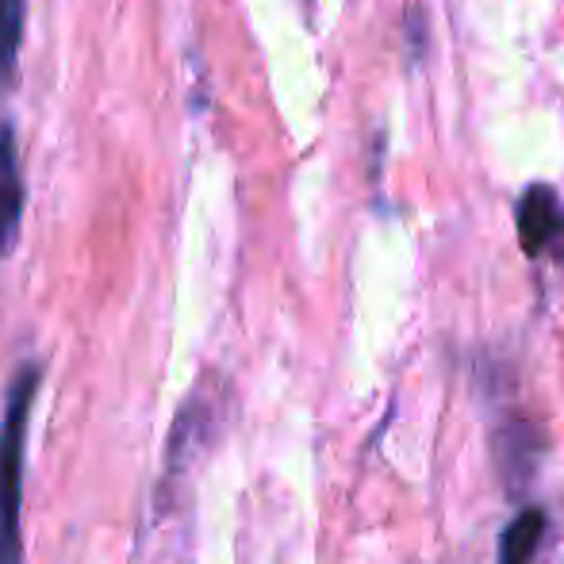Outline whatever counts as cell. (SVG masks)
Masks as SVG:
<instances>
[{"label":"cell","instance_id":"6da1fadb","mask_svg":"<svg viewBox=\"0 0 564 564\" xmlns=\"http://www.w3.org/2000/svg\"><path fill=\"white\" fill-rule=\"evenodd\" d=\"M39 369L15 372L8 392L4 423H0V564H23L20 550V476H23V446H28V419L35 403Z\"/></svg>","mask_w":564,"mask_h":564},{"label":"cell","instance_id":"7a4b0ae2","mask_svg":"<svg viewBox=\"0 0 564 564\" xmlns=\"http://www.w3.org/2000/svg\"><path fill=\"white\" fill-rule=\"evenodd\" d=\"M514 219H519V242L530 258H542L550 250L564 258V204L550 185L527 188Z\"/></svg>","mask_w":564,"mask_h":564},{"label":"cell","instance_id":"3957f363","mask_svg":"<svg viewBox=\"0 0 564 564\" xmlns=\"http://www.w3.org/2000/svg\"><path fill=\"white\" fill-rule=\"evenodd\" d=\"M23 216V177H20V158H15L12 127H0V258L8 246L15 242Z\"/></svg>","mask_w":564,"mask_h":564},{"label":"cell","instance_id":"277c9868","mask_svg":"<svg viewBox=\"0 0 564 564\" xmlns=\"http://www.w3.org/2000/svg\"><path fill=\"white\" fill-rule=\"evenodd\" d=\"M542 534H545V511H538V507L522 511L503 530V538H499V564H530L538 545H542Z\"/></svg>","mask_w":564,"mask_h":564},{"label":"cell","instance_id":"5b68a950","mask_svg":"<svg viewBox=\"0 0 564 564\" xmlns=\"http://www.w3.org/2000/svg\"><path fill=\"white\" fill-rule=\"evenodd\" d=\"M23 12H28V0H0V89L15 74V54H20V39H23Z\"/></svg>","mask_w":564,"mask_h":564}]
</instances>
